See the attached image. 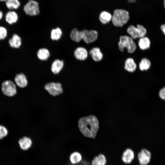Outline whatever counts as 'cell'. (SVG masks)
Segmentation results:
<instances>
[{
	"label": "cell",
	"instance_id": "obj_25",
	"mask_svg": "<svg viewBox=\"0 0 165 165\" xmlns=\"http://www.w3.org/2000/svg\"><path fill=\"white\" fill-rule=\"evenodd\" d=\"M82 159L81 154L78 152H75L72 153L69 156L70 162L73 164L79 163L82 161Z\"/></svg>",
	"mask_w": 165,
	"mask_h": 165
},
{
	"label": "cell",
	"instance_id": "obj_9",
	"mask_svg": "<svg viewBox=\"0 0 165 165\" xmlns=\"http://www.w3.org/2000/svg\"><path fill=\"white\" fill-rule=\"evenodd\" d=\"M151 154L148 149L143 148L137 154V157L140 165H147L150 162Z\"/></svg>",
	"mask_w": 165,
	"mask_h": 165
},
{
	"label": "cell",
	"instance_id": "obj_2",
	"mask_svg": "<svg viewBox=\"0 0 165 165\" xmlns=\"http://www.w3.org/2000/svg\"><path fill=\"white\" fill-rule=\"evenodd\" d=\"M130 18V14L127 11L122 9H117L113 11L111 22L115 27L121 28L127 24Z\"/></svg>",
	"mask_w": 165,
	"mask_h": 165
},
{
	"label": "cell",
	"instance_id": "obj_24",
	"mask_svg": "<svg viewBox=\"0 0 165 165\" xmlns=\"http://www.w3.org/2000/svg\"><path fill=\"white\" fill-rule=\"evenodd\" d=\"M71 39L76 42H79L82 40V31H79L76 28L73 29L70 34Z\"/></svg>",
	"mask_w": 165,
	"mask_h": 165
},
{
	"label": "cell",
	"instance_id": "obj_15",
	"mask_svg": "<svg viewBox=\"0 0 165 165\" xmlns=\"http://www.w3.org/2000/svg\"><path fill=\"white\" fill-rule=\"evenodd\" d=\"M74 55L78 60L84 61L87 58L88 53L87 50L83 47H78L75 50Z\"/></svg>",
	"mask_w": 165,
	"mask_h": 165
},
{
	"label": "cell",
	"instance_id": "obj_21",
	"mask_svg": "<svg viewBox=\"0 0 165 165\" xmlns=\"http://www.w3.org/2000/svg\"><path fill=\"white\" fill-rule=\"evenodd\" d=\"M112 15L106 11H103L99 14V19L102 24L105 25L108 24L111 21Z\"/></svg>",
	"mask_w": 165,
	"mask_h": 165
},
{
	"label": "cell",
	"instance_id": "obj_5",
	"mask_svg": "<svg viewBox=\"0 0 165 165\" xmlns=\"http://www.w3.org/2000/svg\"><path fill=\"white\" fill-rule=\"evenodd\" d=\"M1 90L5 96L13 97L17 93L16 86L13 81L9 80H6L2 84Z\"/></svg>",
	"mask_w": 165,
	"mask_h": 165
},
{
	"label": "cell",
	"instance_id": "obj_30",
	"mask_svg": "<svg viewBox=\"0 0 165 165\" xmlns=\"http://www.w3.org/2000/svg\"><path fill=\"white\" fill-rule=\"evenodd\" d=\"M67 165H91V162L87 161L86 159H84L82 160L81 162L78 164H73L70 162H68L67 163Z\"/></svg>",
	"mask_w": 165,
	"mask_h": 165
},
{
	"label": "cell",
	"instance_id": "obj_23",
	"mask_svg": "<svg viewBox=\"0 0 165 165\" xmlns=\"http://www.w3.org/2000/svg\"><path fill=\"white\" fill-rule=\"evenodd\" d=\"M19 0H7L5 2V6L9 10H13L18 9L20 6Z\"/></svg>",
	"mask_w": 165,
	"mask_h": 165
},
{
	"label": "cell",
	"instance_id": "obj_22",
	"mask_svg": "<svg viewBox=\"0 0 165 165\" xmlns=\"http://www.w3.org/2000/svg\"><path fill=\"white\" fill-rule=\"evenodd\" d=\"M151 63L150 60L147 57H143L139 63L138 67L141 71H147L151 67Z\"/></svg>",
	"mask_w": 165,
	"mask_h": 165
},
{
	"label": "cell",
	"instance_id": "obj_3",
	"mask_svg": "<svg viewBox=\"0 0 165 165\" xmlns=\"http://www.w3.org/2000/svg\"><path fill=\"white\" fill-rule=\"evenodd\" d=\"M118 48L123 52L127 49V52L130 54L134 53L137 48L136 44L134 39L128 35H120L118 43Z\"/></svg>",
	"mask_w": 165,
	"mask_h": 165
},
{
	"label": "cell",
	"instance_id": "obj_33",
	"mask_svg": "<svg viewBox=\"0 0 165 165\" xmlns=\"http://www.w3.org/2000/svg\"><path fill=\"white\" fill-rule=\"evenodd\" d=\"M3 13L2 12V11L0 10V20H1L2 19L3 17Z\"/></svg>",
	"mask_w": 165,
	"mask_h": 165
},
{
	"label": "cell",
	"instance_id": "obj_14",
	"mask_svg": "<svg viewBox=\"0 0 165 165\" xmlns=\"http://www.w3.org/2000/svg\"><path fill=\"white\" fill-rule=\"evenodd\" d=\"M19 16L17 13L14 10L8 11L5 16L6 22L10 25L16 23L18 21Z\"/></svg>",
	"mask_w": 165,
	"mask_h": 165
},
{
	"label": "cell",
	"instance_id": "obj_7",
	"mask_svg": "<svg viewBox=\"0 0 165 165\" xmlns=\"http://www.w3.org/2000/svg\"><path fill=\"white\" fill-rule=\"evenodd\" d=\"M44 88L50 95L53 96L58 95L63 92L61 84L59 82L48 83L45 85Z\"/></svg>",
	"mask_w": 165,
	"mask_h": 165
},
{
	"label": "cell",
	"instance_id": "obj_8",
	"mask_svg": "<svg viewBox=\"0 0 165 165\" xmlns=\"http://www.w3.org/2000/svg\"><path fill=\"white\" fill-rule=\"evenodd\" d=\"M82 31V40L86 44L94 42L98 37L97 31L94 30L84 29Z\"/></svg>",
	"mask_w": 165,
	"mask_h": 165
},
{
	"label": "cell",
	"instance_id": "obj_34",
	"mask_svg": "<svg viewBox=\"0 0 165 165\" xmlns=\"http://www.w3.org/2000/svg\"><path fill=\"white\" fill-rule=\"evenodd\" d=\"M7 0H0V1L2 2H6Z\"/></svg>",
	"mask_w": 165,
	"mask_h": 165
},
{
	"label": "cell",
	"instance_id": "obj_26",
	"mask_svg": "<svg viewBox=\"0 0 165 165\" xmlns=\"http://www.w3.org/2000/svg\"><path fill=\"white\" fill-rule=\"evenodd\" d=\"M37 56L40 60H47L50 56L49 51L46 49L43 48L38 50L37 53Z\"/></svg>",
	"mask_w": 165,
	"mask_h": 165
},
{
	"label": "cell",
	"instance_id": "obj_31",
	"mask_svg": "<svg viewBox=\"0 0 165 165\" xmlns=\"http://www.w3.org/2000/svg\"><path fill=\"white\" fill-rule=\"evenodd\" d=\"M159 95L161 99L165 100V87H163L160 90Z\"/></svg>",
	"mask_w": 165,
	"mask_h": 165
},
{
	"label": "cell",
	"instance_id": "obj_4",
	"mask_svg": "<svg viewBox=\"0 0 165 165\" xmlns=\"http://www.w3.org/2000/svg\"><path fill=\"white\" fill-rule=\"evenodd\" d=\"M127 32L134 40L146 36L147 30L144 26L138 24L136 27L132 25H130L127 29Z\"/></svg>",
	"mask_w": 165,
	"mask_h": 165
},
{
	"label": "cell",
	"instance_id": "obj_16",
	"mask_svg": "<svg viewBox=\"0 0 165 165\" xmlns=\"http://www.w3.org/2000/svg\"><path fill=\"white\" fill-rule=\"evenodd\" d=\"M10 47L15 49L19 48L22 44V40L20 36L16 34H14L8 41Z\"/></svg>",
	"mask_w": 165,
	"mask_h": 165
},
{
	"label": "cell",
	"instance_id": "obj_10",
	"mask_svg": "<svg viewBox=\"0 0 165 165\" xmlns=\"http://www.w3.org/2000/svg\"><path fill=\"white\" fill-rule=\"evenodd\" d=\"M135 157V154L134 151L131 148H126L123 152L121 160L125 164H129L132 163Z\"/></svg>",
	"mask_w": 165,
	"mask_h": 165
},
{
	"label": "cell",
	"instance_id": "obj_13",
	"mask_svg": "<svg viewBox=\"0 0 165 165\" xmlns=\"http://www.w3.org/2000/svg\"><path fill=\"white\" fill-rule=\"evenodd\" d=\"M89 54L93 60L96 62L101 61L103 57V55L100 48L98 47L92 48L89 51Z\"/></svg>",
	"mask_w": 165,
	"mask_h": 165
},
{
	"label": "cell",
	"instance_id": "obj_11",
	"mask_svg": "<svg viewBox=\"0 0 165 165\" xmlns=\"http://www.w3.org/2000/svg\"><path fill=\"white\" fill-rule=\"evenodd\" d=\"M14 80L16 86L21 88L26 87L28 84L27 77L23 73L16 74Z\"/></svg>",
	"mask_w": 165,
	"mask_h": 165
},
{
	"label": "cell",
	"instance_id": "obj_19",
	"mask_svg": "<svg viewBox=\"0 0 165 165\" xmlns=\"http://www.w3.org/2000/svg\"><path fill=\"white\" fill-rule=\"evenodd\" d=\"M107 160L105 156L102 153L95 156L91 162V165H106Z\"/></svg>",
	"mask_w": 165,
	"mask_h": 165
},
{
	"label": "cell",
	"instance_id": "obj_1",
	"mask_svg": "<svg viewBox=\"0 0 165 165\" xmlns=\"http://www.w3.org/2000/svg\"><path fill=\"white\" fill-rule=\"evenodd\" d=\"M78 124L80 132L85 137L95 138L99 126L98 121L95 116L82 117L79 119Z\"/></svg>",
	"mask_w": 165,
	"mask_h": 165
},
{
	"label": "cell",
	"instance_id": "obj_32",
	"mask_svg": "<svg viewBox=\"0 0 165 165\" xmlns=\"http://www.w3.org/2000/svg\"><path fill=\"white\" fill-rule=\"evenodd\" d=\"M160 28L162 31L165 35V24L161 25Z\"/></svg>",
	"mask_w": 165,
	"mask_h": 165
},
{
	"label": "cell",
	"instance_id": "obj_20",
	"mask_svg": "<svg viewBox=\"0 0 165 165\" xmlns=\"http://www.w3.org/2000/svg\"><path fill=\"white\" fill-rule=\"evenodd\" d=\"M64 65V61L59 59L55 60L51 65V71L55 74L59 73L63 68Z\"/></svg>",
	"mask_w": 165,
	"mask_h": 165
},
{
	"label": "cell",
	"instance_id": "obj_17",
	"mask_svg": "<svg viewBox=\"0 0 165 165\" xmlns=\"http://www.w3.org/2000/svg\"><path fill=\"white\" fill-rule=\"evenodd\" d=\"M137 67V65L133 58L129 57L125 61L124 69L127 72L133 73L136 70Z\"/></svg>",
	"mask_w": 165,
	"mask_h": 165
},
{
	"label": "cell",
	"instance_id": "obj_18",
	"mask_svg": "<svg viewBox=\"0 0 165 165\" xmlns=\"http://www.w3.org/2000/svg\"><path fill=\"white\" fill-rule=\"evenodd\" d=\"M138 45L141 50H147L150 47V40L148 37L145 36L139 39L138 42Z\"/></svg>",
	"mask_w": 165,
	"mask_h": 165
},
{
	"label": "cell",
	"instance_id": "obj_28",
	"mask_svg": "<svg viewBox=\"0 0 165 165\" xmlns=\"http://www.w3.org/2000/svg\"><path fill=\"white\" fill-rule=\"evenodd\" d=\"M8 134V131L7 128L2 125H0V140L6 137Z\"/></svg>",
	"mask_w": 165,
	"mask_h": 165
},
{
	"label": "cell",
	"instance_id": "obj_35",
	"mask_svg": "<svg viewBox=\"0 0 165 165\" xmlns=\"http://www.w3.org/2000/svg\"><path fill=\"white\" fill-rule=\"evenodd\" d=\"M164 8L165 9V0H164Z\"/></svg>",
	"mask_w": 165,
	"mask_h": 165
},
{
	"label": "cell",
	"instance_id": "obj_27",
	"mask_svg": "<svg viewBox=\"0 0 165 165\" xmlns=\"http://www.w3.org/2000/svg\"><path fill=\"white\" fill-rule=\"evenodd\" d=\"M62 31L59 28L53 29L51 32L50 37L53 40H58L61 37Z\"/></svg>",
	"mask_w": 165,
	"mask_h": 165
},
{
	"label": "cell",
	"instance_id": "obj_29",
	"mask_svg": "<svg viewBox=\"0 0 165 165\" xmlns=\"http://www.w3.org/2000/svg\"><path fill=\"white\" fill-rule=\"evenodd\" d=\"M8 31L6 28L2 26H0V40H3L7 37Z\"/></svg>",
	"mask_w": 165,
	"mask_h": 165
},
{
	"label": "cell",
	"instance_id": "obj_12",
	"mask_svg": "<svg viewBox=\"0 0 165 165\" xmlns=\"http://www.w3.org/2000/svg\"><path fill=\"white\" fill-rule=\"evenodd\" d=\"M18 144L20 148L22 150L26 151L31 147L32 142L30 138L24 136L19 139Z\"/></svg>",
	"mask_w": 165,
	"mask_h": 165
},
{
	"label": "cell",
	"instance_id": "obj_6",
	"mask_svg": "<svg viewBox=\"0 0 165 165\" xmlns=\"http://www.w3.org/2000/svg\"><path fill=\"white\" fill-rule=\"evenodd\" d=\"M23 9L25 14L30 16H36L40 13L38 3L34 0H29Z\"/></svg>",
	"mask_w": 165,
	"mask_h": 165
}]
</instances>
